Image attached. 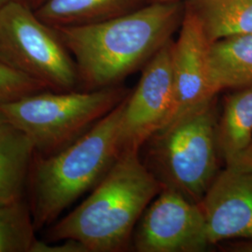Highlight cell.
Instances as JSON below:
<instances>
[{
    "mask_svg": "<svg viewBox=\"0 0 252 252\" xmlns=\"http://www.w3.org/2000/svg\"><path fill=\"white\" fill-rule=\"evenodd\" d=\"M178 18V2H154L123 16L55 29L75 56L79 81L86 91L98 90L152 58L169 40Z\"/></svg>",
    "mask_w": 252,
    "mask_h": 252,
    "instance_id": "1",
    "label": "cell"
},
{
    "mask_svg": "<svg viewBox=\"0 0 252 252\" xmlns=\"http://www.w3.org/2000/svg\"><path fill=\"white\" fill-rule=\"evenodd\" d=\"M162 187L139 150H125L89 197L49 229L46 241L74 239L88 252L127 251L135 224Z\"/></svg>",
    "mask_w": 252,
    "mask_h": 252,
    "instance_id": "2",
    "label": "cell"
},
{
    "mask_svg": "<svg viewBox=\"0 0 252 252\" xmlns=\"http://www.w3.org/2000/svg\"><path fill=\"white\" fill-rule=\"evenodd\" d=\"M126 97L72 143L33 159L29 207L36 229L54 221L94 187L116 161L122 153L120 133Z\"/></svg>",
    "mask_w": 252,
    "mask_h": 252,
    "instance_id": "3",
    "label": "cell"
},
{
    "mask_svg": "<svg viewBox=\"0 0 252 252\" xmlns=\"http://www.w3.org/2000/svg\"><path fill=\"white\" fill-rule=\"evenodd\" d=\"M216 97L156 132L149 143V168L163 187L200 203L220 169Z\"/></svg>",
    "mask_w": 252,
    "mask_h": 252,
    "instance_id": "4",
    "label": "cell"
},
{
    "mask_svg": "<svg viewBox=\"0 0 252 252\" xmlns=\"http://www.w3.org/2000/svg\"><path fill=\"white\" fill-rule=\"evenodd\" d=\"M127 95L114 86L84 92L45 90L2 104L0 109L31 139L36 153L48 155L72 143Z\"/></svg>",
    "mask_w": 252,
    "mask_h": 252,
    "instance_id": "5",
    "label": "cell"
},
{
    "mask_svg": "<svg viewBox=\"0 0 252 252\" xmlns=\"http://www.w3.org/2000/svg\"><path fill=\"white\" fill-rule=\"evenodd\" d=\"M56 29L23 1L0 11V57L49 90L73 91L79 81L76 63Z\"/></svg>",
    "mask_w": 252,
    "mask_h": 252,
    "instance_id": "6",
    "label": "cell"
},
{
    "mask_svg": "<svg viewBox=\"0 0 252 252\" xmlns=\"http://www.w3.org/2000/svg\"><path fill=\"white\" fill-rule=\"evenodd\" d=\"M133 243L139 252H200L211 246L200 204L169 187L146 208Z\"/></svg>",
    "mask_w": 252,
    "mask_h": 252,
    "instance_id": "7",
    "label": "cell"
},
{
    "mask_svg": "<svg viewBox=\"0 0 252 252\" xmlns=\"http://www.w3.org/2000/svg\"><path fill=\"white\" fill-rule=\"evenodd\" d=\"M173 43L168 40L147 63L135 90L127 95L121 123L122 152L140 150L165 126L174 107Z\"/></svg>",
    "mask_w": 252,
    "mask_h": 252,
    "instance_id": "8",
    "label": "cell"
},
{
    "mask_svg": "<svg viewBox=\"0 0 252 252\" xmlns=\"http://www.w3.org/2000/svg\"><path fill=\"white\" fill-rule=\"evenodd\" d=\"M210 43L197 15L189 8L182 21L179 38L173 43L174 107L163 127L216 97L209 78Z\"/></svg>",
    "mask_w": 252,
    "mask_h": 252,
    "instance_id": "9",
    "label": "cell"
},
{
    "mask_svg": "<svg viewBox=\"0 0 252 252\" xmlns=\"http://www.w3.org/2000/svg\"><path fill=\"white\" fill-rule=\"evenodd\" d=\"M199 204L211 246L252 239V172L220 170Z\"/></svg>",
    "mask_w": 252,
    "mask_h": 252,
    "instance_id": "10",
    "label": "cell"
},
{
    "mask_svg": "<svg viewBox=\"0 0 252 252\" xmlns=\"http://www.w3.org/2000/svg\"><path fill=\"white\" fill-rule=\"evenodd\" d=\"M208 68L215 94L252 85V35L227 36L211 42Z\"/></svg>",
    "mask_w": 252,
    "mask_h": 252,
    "instance_id": "11",
    "label": "cell"
},
{
    "mask_svg": "<svg viewBox=\"0 0 252 252\" xmlns=\"http://www.w3.org/2000/svg\"><path fill=\"white\" fill-rule=\"evenodd\" d=\"M35 153L21 129L9 122L0 125V205L23 199Z\"/></svg>",
    "mask_w": 252,
    "mask_h": 252,
    "instance_id": "12",
    "label": "cell"
},
{
    "mask_svg": "<svg viewBox=\"0 0 252 252\" xmlns=\"http://www.w3.org/2000/svg\"><path fill=\"white\" fill-rule=\"evenodd\" d=\"M217 137L221 161L231 166L252 139V85L236 89L224 98Z\"/></svg>",
    "mask_w": 252,
    "mask_h": 252,
    "instance_id": "13",
    "label": "cell"
},
{
    "mask_svg": "<svg viewBox=\"0 0 252 252\" xmlns=\"http://www.w3.org/2000/svg\"><path fill=\"white\" fill-rule=\"evenodd\" d=\"M210 42L227 36L252 35V0H192Z\"/></svg>",
    "mask_w": 252,
    "mask_h": 252,
    "instance_id": "14",
    "label": "cell"
},
{
    "mask_svg": "<svg viewBox=\"0 0 252 252\" xmlns=\"http://www.w3.org/2000/svg\"><path fill=\"white\" fill-rule=\"evenodd\" d=\"M126 0H46L36 15L49 26L67 27L85 24L117 9Z\"/></svg>",
    "mask_w": 252,
    "mask_h": 252,
    "instance_id": "15",
    "label": "cell"
},
{
    "mask_svg": "<svg viewBox=\"0 0 252 252\" xmlns=\"http://www.w3.org/2000/svg\"><path fill=\"white\" fill-rule=\"evenodd\" d=\"M36 230L29 204L23 199L0 205V252H30Z\"/></svg>",
    "mask_w": 252,
    "mask_h": 252,
    "instance_id": "16",
    "label": "cell"
},
{
    "mask_svg": "<svg viewBox=\"0 0 252 252\" xmlns=\"http://www.w3.org/2000/svg\"><path fill=\"white\" fill-rule=\"evenodd\" d=\"M45 90L49 89L40 81L20 71L0 57V105Z\"/></svg>",
    "mask_w": 252,
    "mask_h": 252,
    "instance_id": "17",
    "label": "cell"
},
{
    "mask_svg": "<svg viewBox=\"0 0 252 252\" xmlns=\"http://www.w3.org/2000/svg\"><path fill=\"white\" fill-rule=\"evenodd\" d=\"M30 252H88L83 244L74 239H63L59 241L36 240Z\"/></svg>",
    "mask_w": 252,
    "mask_h": 252,
    "instance_id": "18",
    "label": "cell"
},
{
    "mask_svg": "<svg viewBox=\"0 0 252 252\" xmlns=\"http://www.w3.org/2000/svg\"><path fill=\"white\" fill-rule=\"evenodd\" d=\"M234 168L239 171L252 172V139L251 143L244 151L243 153L239 156V158L235 161L231 166H225Z\"/></svg>",
    "mask_w": 252,
    "mask_h": 252,
    "instance_id": "19",
    "label": "cell"
},
{
    "mask_svg": "<svg viewBox=\"0 0 252 252\" xmlns=\"http://www.w3.org/2000/svg\"><path fill=\"white\" fill-rule=\"evenodd\" d=\"M220 248L224 252H252V239L251 240H233L220 243Z\"/></svg>",
    "mask_w": 252,
    "mask_h": 252,
    "instance_id": "20",
    "label": "cell"
},
{
    "mask_svg": "<svg viewBox=\"0 0 252 252\" xmlns=\"http://www.w3.org/2000/svg\"><path fill=\"white\" fill-rule=\"evenodd\" d=\"M15 1H22V0H0V11L4 9L7 5H9L12 2H15Z\"/></svg>",
    "mask_w": 252,
    "mask_h": 252,
    "instance_id": "21",
    "label": "cell"
},
{
    "mask_svg": "<svg viewBox=\"0 0 252 252\" xmlns=\"http://www.w3.org/2000/svg\"><path fill=\"white\" fill-rule=\"evenodd\" d=\"M8 121H7V119H6V116L4 115V113L2 112V110L0 109V125H2V124H5V123H7Z\"/></svg>",
    "mask_w": 252,
    "mask_h": 252,
    "instance_id": "22",
    "label": "cell"
},
{
    "mask_svg": "<svg viewBox=\"0 0 252 252\" xmlns=\"http://www.w3.org/2000/svg\"><path fill=\"white\" fill-rule=\"evenodd\" d=\"M32 1H33V3H34L35 5L40 6L41 4H43V3L45 2L46 0H32Z\"/></svg>",
    "mask_w": 252,
    "mask_h": 252,
    "instance_id": "23",
    "label": "cell"
},
{
    "mask_svg": "<svg viewBox=\"0 0 252 252\" xmlns=\"http://www.w3.org/2000/svg\"><path fill=\"white\" fill-rule=\"evenodd\" d=\"M180 0H155V2H178Z\"/></svg>",
    "mask_w": 252,
    "mask_h": 252,
    "instance_id": "24",
    "label": "cell"
}]
</instances>
